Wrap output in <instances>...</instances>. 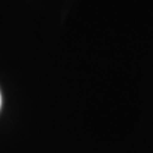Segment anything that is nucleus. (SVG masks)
I'll return each mask as SVG.
<instances>
[{
  "label": "nucleus",
  "instance_id": "nucleus-1",
  "mask_svg": "<svg viewBox=\"0 0 153 153\" xmlns=\"http://www.w3.org/2000/svg\"><path fill=\"white\" fill-rule=\"evenodd\" d=\"M0 107H1V94H0Z\"/></svg>",
  "mask_w": 153,
  "mask_h": 153
}]
</instances>
